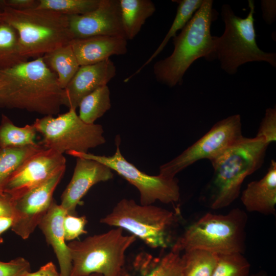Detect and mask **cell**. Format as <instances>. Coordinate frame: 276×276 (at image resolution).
<instances>
[{
	"instance_id": "6da1fadb",
	"label": "cell",
	"mask_w": 276,
	"mask_h": 276,
	"mask_svg": "<svg viewBox=\"0 0 276 276\" xmlns=\"http://www.w3.org/2000/svg\"><path fill=\"white\" fill-rule=\"evenodd\" d=\"M64 100V89L42 57L0 70V108L54 116Z\"/></svg>"
},
{
	"instance_id": "7a4b0ae2",
	"label": "cell",
	"mask_w": 276,
	"mask_h": 276,
	"mask_svg": "<svg viewBox=\"0 0 276 276\" xmlns=\"http://www.w3.org/2000/svg\"><path fill=\"white\" fill-rule=\"evenodd\" d=\"M213 4L212 0H203L180 33L172 38V54L154 64L153 73L158 82L170 87L181 84L185 73L195 61L200 58L216 59L211 26L218 13Z\"/></svg>"
},
{
	"instance_id": "3957f363",
	"label": "cell",
	"mask_w": 276,
	"mask_h": 276,
	"mask_svg": "<svg viewBox=\"0 0 276 276\" xmlns=\"http://www.w3.org/2000/svg\"><path fill=\"white\" fill-rule=\"evenodd\" d=\"M269 144L262 137L243 136L210 160L214 172L206 187L210 206H228L239 196L245 178L262 166Z\"/></svg>"
},
{
	"instance_id": "277c9868",
	"label": "cell",
	"mask_w": 276,
	"mask_h": 276,
	"mask_svg": "<svg viewBox=\"0 0 276 276\" xmlns=\"http://www.w3.org/2000/svg\"><path fill=\"white\" fill-rule=\"evenodd\" d=\"M0 20L16 31L21 53L28 59L42 57L73 40L68 16L48 9L2 7Z\"/></svg>"
},
{
	"instance_id": "5b68a950",
	"label": "cell",
	"mask_w": 276,
	"mask_h": 276,
	"mask_svg": "<svg viewBox=\"0 0 276 276\" xmlns=\"http://www.w3.org/2000/svg\"><path fill=\"white\" fill-rule=\"evenodd\" d=\"M246 213L239 208L225 215L206 213L176 238L171 250L180 254L199 249L216 255L243 254Z\"/></svg>"
},
{
	"instance_id": "8992f818",
	"label": "cell",
	"mask_w": 276,
	"mask_h": 276,
	"mask_svg": "<svg viewBox=\"0 0 276 276\" xmlns=\"http://www.w3.org/2000/svg\"><path fill=\"white\" fill-rule=\"evenodd\" d=\"M179 214L153 204L142 205L124 198L100 220L101 223L126 230L152 248H171Z\"/></svg>"
},
{
	"instance_id": "52a82bcc",
	"label": "cell",
	"mask_w": 276,
	"mask_h": 276,
	"mask_svg": "<svg viewBox=\"0 0 276 276\" xmlns=\"http://www.w3.org/2000/svg\"><path fill=\"white\" fill-rule=\"evenodd\" d=\"M249 12L245 18L236 15L228 4L221 8V16L225 25L222 35L213 36L216 59L220 67L229 75H234L238 67L250 62H266L276 67L275 53L261 50L256 42L255 28V6L254 1H248Z\"/></svg>"
},
{
	"instance_id": "ba28073f",
	"label": "cell",
	"mask_w": 276,
	"mask_h": 276,
	"mask_svg": "<svg viewBox=\"0 0 276 276\" xmlns=\"http://www.w3.org/2000/svg\"><path fill=\"white\" fill-rule=\"evenodd\" d=\"M133 235L114 227L108 231L88 236L83 240L68 243L72 263L70 276H120L125 265V254L135 242Z\"/></svg>"
},
{
	"instance_id": "9c48e42d",
	"label": "cell",
	"mask_w": 276,
	"mask_h": 276,
	"mask_svg": "<svg viewBox=\"0 0 276 276\" xmlns=\"http://www.w3.org/2000/svg\"><path fill=\"white\" fill-rule=\"evenodd\" d=\"M33 124L42 136L39 144L62 154L70 151L87 153L106 142L102 125L84 122L74 109L56 117L45 116Z\"/></svg>"
},
{
	"instance_id": "30bf717a",
	"label": "cell",
	"mask_w": 276,
	"mask_h": 276,
	"mask_svg": "<svg viewBox=\"0 0 276 276\" xmlns=\"http://www.w3.org/2000/svg\"><path fill=\"white\" fill-rule=\"evenodd\" d=\"M115 141L116 151L112 156L98 155L74 151H68L66 153L75 157L96 160L116 172L138 190L140 194V204L142 205L153 204L157 201L165 204L174 203L179 200L180 188L175 177L168 178L159 174L149 175L141 171L128 162L121 154L119 136L116 137Z\"/></svg>"
},
{
	"instance_id": "8fae6325",
	"label": "cell",
	"mask_w": 276,
	"mask_h": 276,
	"mask_svg": "<svg viewBox=\"0 0 276 276\" xmlns=\"http://www.w3.org/2000/svg\"><path fill=\"white\" fill-rule=\"evenodd\" d=\"M243 136L239 114L219 121L181 153L162 165L159 175L168 178H175L178 173L199 160H211Z\"/></svg>"
},
{
	"instance_id": "7c38bea8",
	"label": "cell",
	"mask_w": 276,
	"mask_h": 276,
	"mask_svg": "<svg viewBox=\"0 0 276 276\" xmlns=\"http://www.w3.org/2000/svg\"><path fill=\"white\" fill-rule=\"evenodd\" d=\"M65 170L59 171L43 183L12 199L14 214L11 229L22 239L29 237L47 212Z\"/></svg>"
},
{
	"instance_id": "4fadbf2b",
	"label": "cell",
	"mask_w": 276,
	"mask_h": 276,
	"mask_svg": "<svg viewBox=\"0 0 276 276\" xmlns=\"http://www.w3.org/2000/svg\"><path fill=\"white\" fill-rule=\"evenodd\" d=\"M62 154L43 149L29 158L9 178L3 192L16 198L65 169Z\"/></svg>"
},
{
	"instance_id": "5bb4252c",
	"label": "cell",
	"mask_w": 276,
	"mask_h": 276,
	"mask_svg": "<svg viewBox=\"0 0 276 276\" xmlns=\"http://www.w3.org/2000/svg\"><path fill=\"white\" fill-rule=\"evenodd\" d=\"M68 17L73 39L96 36L125 38L119 0H100L98 6L93 11Z\"/></svg>"
},
{
	"instance_id": "9a60e30c",
	"label": "cell",
	"mask_w": 276,
	"mask_h": 276,
	"mask_svg": "<svg viewBox=\"0 0 276 276\" xmlns=\"http://www.w3.org/2000/svg\"><path fill=\"white\" fill-rule=\"evenodd\" d=\"M72 179L61 195L60 205L66 214L77 215L76 208L91 187L112 179V170L96 160L76 157Z\"/></svg>"
},
{
	"instance_id": "2e32d148",
	"label": "cell",
	"mask_w": 276,
	"mask_h": 276,
	"mask_svg": "<svg viewBox=\"0 0 276 276\" xmlns=\"http://www.w3.org/2000/svg\"><path fill=\"white\" fill-rule=\"evenodd\" d=\"M116 74V66L110 59L94 64L80 65L64 89V105L76 110L83 98L107 85Z\"/></svg>"
},
{
	"instance_id": "e0dca14e",
	"label": "cell",
	"mask_w": 276,
	"mask_h": 276,
	"mask_svg": "<svg viewBox=\"0 0 276 276\" xmlns=\"http://www.w3.org/2000/svg\"><path fill=\"white\" fill-rule=\"evenodd\" d=\"M70 44L80 66L98 63L111 56L123 55L127 52V40L119 36L73 39Z\"/></svg>"
},
{
	"instance_id": "ac0fdd59",
	"label": "cell",
	"mask_w": 276,
	"mask_h": 276,
	"mask_svg": "<svg viewBox=\"0 0 276 276\" xmlns=\"http://www.w3.org/2000/svg\"><path fill=\"white\" fill-rule=\"evenodd\" d=\"M66 214V212L62 206L53 199L38 225L44 235L47 242L52 246L60 266V276H70L72 267L71 256L65 243L63 228Z\"/></svg>"
},
{
	"instance_id": "d6986e66",
	"label": "cell",
	"mask_w": 276,
	"mask_h": 276,
	"mask_svg": "<svg viewBox=\"0 0 276 276\" xmlns=\"http://www.w3.org/2000/svg\"><path fill=\"white\" fill-rule=\"evenodd\" d=\"M241 200L246 210L264 215H274L276 205V162L272 159L265 175L249 183Z\"/></svg>"
},
{
	"instance_id": "ffe728a7",
	"label": "cell",
	"mask_w": 276,
	"mask_h": 276,
	"mask_svg": "<svg viewBox=\"0 0 276 276\" xmlns=\"http://www.w3.org/2000/svg\"><path fill=\"white\" fill-rule=\"evenodd\" d=\"M120 276H183L180 254L170 250L163 256L154 257L141 252L129 266L125 265Z\"/></svg>"
},
{
	"instance_id": "44dd1931",
	"label": "cell",
	"mask_w": 276,
	"mask_h": 276,
	"mask_svg": "<svg viewBox=\"0 0 276 276\" xmlns=\"http://www.w3.org/2000/svg\"><path fill=\"white\" fill-rule=\"evenodd\" d=\"M119 3L125 37L133 39L155 12V5L151 0H119Z\"/></svg>"
},
{
	"instance_id": "7402d4cb",
	"label": "cell",
	"mask_w": 276,
	"mask_h": 276,
	"mask_svg": "<svg viewBox=\"0 0 276 276\" xmlns=\"http://www.w3.org/2000/svg\"><path fill=\"white\" fill-rule=\"evenodd\" d=\"M42 58L48 67L56 74L63 89L80 66L70 43L44 54Z\"/></svg>"
},
{
	"instance_id": "603a6c76",
	"label": "cell",
	"mask_w": 276,
	"mask_h": 276,
	"mask_svg": "<svg viewBox=\"0 0 276 276\" xmlns=\"http://www.w3.org/2000/svg\"><path fill=\"white\" fill-rule=\"evenodd\" d=\"M174 2L178 4L176 14L164 39L146 62L131 76L125 79V82L128 81L132 77L139 73L163 50L170 39L175 36L177 32L180 30H181L190 20L201 6L203 0H178Z\"/></svg>"
},
{
	"instance_id": "cb8c5ba5",
	"label": "cell",
	"mask_w": 276,
	"mask_h": 276,
	"mask_svg": "<svg viewBox=\"0 0 276 276\" xmlns=\"http://www.w3.org/2000/svg\"><path fill=\"white\" fill-rule=\"evenodd\" d=\"M44 149L39 144L19 148H0V193L12 175L31 156Z\"/></svg>"
},
{
	"instance_id": "d4e9b609",
	"label": "cell",
	"mask_w": 276,
	"mask_h": 276,
	"mask_svg": "<svg viewBox=\"0 0 276 276\" xmlns=\"http://www.w3.org/2000/svg\"><path fill=\"white\" fill-rule=\"evenodd\" d=\"M37 132L33 124L18 127L6 116L2 114L0 124V148L35 145Z\"/></svg>"
},
{
	"instance_id": "484cf974",
	"label": "cell",
	"mask_w": 276,
	"mask_h": 276,
	"mask_svg": "<svg viewBox=\"0 0 276 276\" xmlns=\"http://www.w3.org/2000/svg\"><path fill=\"white\" fill-rule=\"evenodd\" d=\"M180 255L183 276H211L216 265L218 255L210 251L192 249Z\"/></svg>"
},
{
	"instance_id": "4316f807",
	"label": "cell",
	"mask_w": 276,
	"mask_h": 276,
	"mask_svg": "<svg viewBox=\"0 0 276 276\" xmlns=\"http://www.w3.org/2000/svg\"><path fill=\"white\" fill-rule=\"evenodd\" d=\"M28 60L21 53L16 31L9 24L0 20V70Z\"/></svg>"
},
{
	"instance_id": "83f0119b",
	"label": "cell",
	"mask_w": 276,
	"mask_h": 276,
	"mask_svg": "<svg viewBox=\"0 0 276 276\" xmlns=\"http://www.w3.org/2000/svg\"><path fill=\"white\" fill-rule=\"evenodd\" d=\"M107 85L101 86L83 98L80 102L79 117L84 122L94 124L111 107Z\"/></svg>"
},
{
	"instance_id": "f1b7e54d",
	"label": "cell",
	"mask_w": 276,
	"mask_h": 276,
	"mask_svg": "<svg viewBox=\"0 0 276 276\" xmlns=\"http://www.w3.org/2000/svg\"><path fill=\"white\" fill-rule=\"evenodd\" d=\"M100 0H39L37 8L48 9L66 15H79L90 12Z\"/></svg>"
},
{
	"instance_id": "f546056e",
	"label": "cell",
	"mask_w": 276,
	"mask_h": 276,
	"mask_svg": "<svg viewBox=\"0 0 276 276\" xmlns=\"http://www.w3.org/2000/svg\"><path fill=\"white\" fill-rule=\"evenodd\" d=\"M250 264L241 253L218 255L211 276H249Z\"/></svg>"
},
{
	"instance_id": "4dcf8cb0",
	"label": "cell",
	"mask_w": 276,
	"mask_h": 276,
	"mask_svg": "<svg viewBox=\"0 0 276 276\" xmlns=\"http://www.w3.org/2000/svg\"><path fill=\"white\" fill-rule=\"evenodd\" d=\"M256 136L263 138L269 144L276 141L275 107L266 109Z\"/></svg>"
},
{
	"instance_id": "1f68e13d",
	"label": "cell",
	"mask_w": 276,
	"mask_h": 276,
	"mask_svg": "<svg viewBox=\"0 0 276 276\" xmlns=\"http://www.w3.org/2000/svg\"><path fill=\"white\" fill-rule=\"evenodd\" d=\"M87 222L85 216H78L66 214L63 221L65 241H73L82 234H86L85 227Z\"/></svg>"
},
{
	"instance_id": "d6a6232c",
	"label": "cell",
	"mask_w": 276,
	"mask_h": 276,
	"mask_svg": "<svg viewBox=\"0 0 276 276\" xmlns=\"http://www.w3.org/2000/svg\"><path fill=\"white\" fill-rule=\"evenodd\" d=\"M30 272V263L22 257L8 262L0 261V276H27Z\"/></svg>"
},
{
	"instance_id": "836d02e7",
	"label": "cell",
	"mask_w": 276,
	"mask_h": 276,
	"mask_svg": "<svg viewBox=\"0 0 276 276\" xmlns=\"http://www.w3.org/2000/svg\"><path fill=\"white\" fill-rule=\"evenodd\" d=\"M39 0H0L1 7H8L16 10H26L38 7Z\"/></svg>"
},
{
	"instance_id": "e575fe53",
	"label": "cell",
	"mask_w": 276,
	"mask_h": 276,
	"mask_svg": "<svg viewBox=\"0 0 276 276\" xmlns=\"http://www.w3.org/2000/svg\"><path fill=\"white\" fill-rule=\"evenodd\" d=\"M262 17L265 22L272 24L276 19V1L275 0H262L261 1Z\"/></svg>"
},
{
	"instance_id": "d590c367",
	"label": "cell",
	"mask_w": 276,
	"mask_h": 276,
	"mask_svg": "<svg viewBox=\"0 0 276 276\" xmlns=\"http://www.w3.org/2000/svg\"><path fill=\"white\" fill-rule=\"evenodd\" d=\"M13 214L12 198L6 193H0V217H13Z\"/></svg>"
},
{
	"instance_id": "8d00e7d4",
	"label": "cell",
	"mask_w": 276,
	"mask_h": 276,
	"mask_svg": "<svg viewBox=\"0 0 276 276\" xmlns=\"http://www.w3.org/2000/svg\"><path fill=\"white\" fill-rule=\"evenodd\" d=\"M27 276H60L54 263L50 262L41 266L37 271L29 272Z\"/></svg>"
},
{
	"instance_id": "74e56055",
	"label": "cell",
	"mask_w": 276,
	"mask_h": 276,
	"mask_svg": "<svg viewBox=\"0 0 276 276\" xmlns=\"http://www.w3.org/2000/svg\"><path fill=\"white\" fill-rule=\"evenodd\" d=\"M13 221V217H0V243L4 241L2 235L10 227L11 228Z\"/></svg>"
},
{
	"instance_id": "f35d334b",
	"label": "cell",
	"mask_w": 276,
	"mask_h": 276,
	"mask_svg": "<svg viewBox=\"0 0 276 276\" xmlns=\"http://www.w3.org/2000/svg\"><path fill=\"white\" fill-rule=\"evenodd\" d=\"M249 276H268L266 273L263 271H261L258 272L250 274Z\"/></svg>"
},
{
	"instance_id": "ab89813d",
	"label": "cell",
	"mask_w": 276,
	"mask_h": 276,
	"mask_svg": "<svg viewBox=\"0 0 276 276\" xmlns=\"http://www.w3.org/2000/svg\"><path fill=\"white\" fill-rule=\"evenodd\" d=\"M88 276H103V275L99 273H92Z\"/></svg>"
},
{
	"instance_id": "60d3db41",
	"label": "cell",
	"mask_w": 276,
	"mask_h": 276,
	"mask_svg": "<svg viewBox=\"0 0 276 276\" xmlns=\"http://www.w3.org/2000/svg\"><path fill=\"white\" fill-rule=\"evenodd\" d=\"M2 10V8L0 6V13H1Z\"/></svg>"
}]
</instances>
